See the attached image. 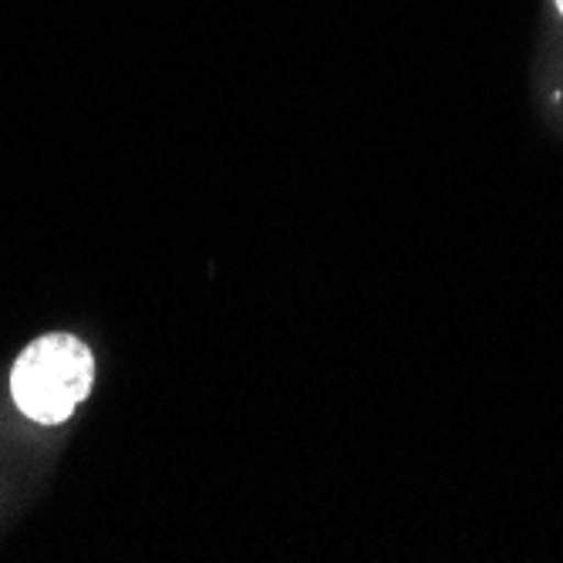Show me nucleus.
<instances>
[{"label":"nucleus","mask_w":563,"mask_h":563,"mask_svg":"<svg viewBox=\"0 0 563 563\" xmlns=\"http://www.w3.org/2000/svg\"><path fill=\"white\" fill-rule=\"evenodd\" d=\"M95 357L75 334H44L31 341L11 368V395L31 422L58 426L88 398Z\"/></svg>","instance_id":"obj_1"},{"label":"nucleus","mask_w":563,"mask_h":563,"mask_svg":"<svg viewBox=\"0 0 563 563\" xmlns=\"http://www.w3.org/2000/svg\"><path fill=\"white\" fill-rule=\"evenodd\" d=\"M553 4H556V11L563 14V0H553Z\"/></svg>","instance_id":"obj_2"}]
</instances>
